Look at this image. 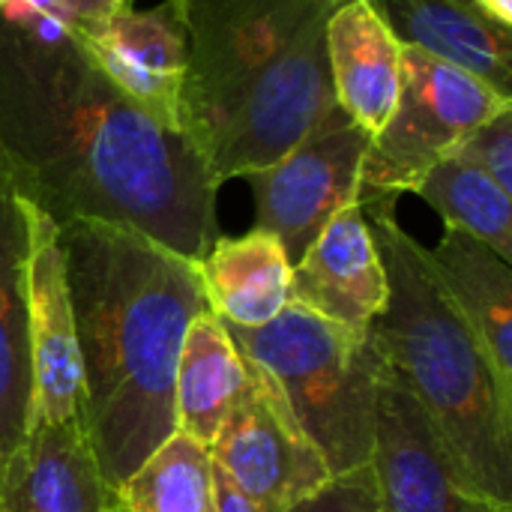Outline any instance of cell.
I'll use <instances>...</instances> for the list:
<instances>
[{"mask_svg": "<svg viewBox=\"0 0 512 512\" xmlns=\"http://www.w3.org/2000/svg\"><path fill=\"white\" fill-rule=\"evenodd\" d=\"M0 165L57 225L132 228L189 261L219 237L201 153L135 108L75 36L39 45L0 21Z\"/></svg>", "mask_w": 512, "mask_h": 512, "instance_id": "1", "label": "cell"}, {"mask_svg": "<svg viewBox=\"0 0 512 512\" xmlns=\"http://www.w3.org/2000/svg\"><path fill=\"white\" fill-rule=\"evenodd\" d=\"M57 231L84 369L81 426L114 492L177 432L183 336L210 306L198 261L141 231L93 219Z\"/></svg>", "mask_w": 512, "mask_h": 512, "instance_id": "2", "label": "cell"}, {"mask_svg": "<svg viewBox=\"0 0 512 512\" xmlns=\"http://www.w3.org/2000/svg\"><path fill=\"white\" fill-rule=\"evenodd\" d=\"M183 135L216 186L285 156L330 108L327 21L342 0H177Z\"/></svg>", "mask_w": 512, "mask_h": 512, "instance_id": "3", "label": "cell"}, {"mask_svg": "<svg viewBox=\"0 0 512 512\" xmlns=\"http://www.w3.org/2000/svg\"><path fill=\"white\" fill-rule=\"evenodd\" d=\"M360 204L387 273V303L366 333L372 348L423 408L465 477L512 507V402L438 282L426 246L399 225L396 201Z\"/></svg>", "mask_w": 512, "mask_h": 512, "instance_id": "4", "label": "cell"}, {"mask_svg": "<svg viewBox=\"0 0 512 512\" xmlns=\"http://www.w3.org/2000/svg\"><path fill=\"white\" fill-rule=\"evenodd\" d=\"M228 333L237 351L279 384L330 477L369 468L384 363L366 333L345 330L297 303L264 327H228Z\"/></svg>", "mask_w": 512, "mask_h": 512, "instance_id": "5", "label": "cell"}, {"mask_svg": "<svg viewBox=\"0 0 512 512\" xmlns=\"http://www.w3.org/2000/svg\"><path fill=\"white\" fill-rule=\"evenodd\" d=\"M510 108L512 96L483 78L414 45H402L399 99L387 126L369 141L360 198L399 201L471 129Z\"/></svg>", "mask_w": 512, "mask_h": 512, "instance_id": "6", "label": "cell"}, {"mask_svg": "<svg viewBox=\"0 0 512 512\" xmlns=\"http://www.w3.org/2000/svg\"><path fill=\"white\" fill-rule=\"evenodd\" d=\"M369 141V132L336 105L285 156L246 174L255 195V228L279 237L291 264L342 207L360 198Z\"/></svg>", "mask_w": 512, "mask_h": 512, "instance_id": "7", "label": "cell"}, {"mask_svg": "<svg viewBox=\"0 0 512 512\" xmlns=\"http://www.w3.org/2000/svg\"><path fill=\"white\" fill-rule=\"evenodd\" d=\"M210 462L261 512H291L333 480L279 384L255 363L243 402L210 447Z\"/></svg>", "mask_w": 512, "mask_h": 512, "instance_id": "8", "label": "cell"}, {"mask_svg": "<svg viewBox=\"0 0 512 512\" xmlns=\"http://www.w3.org/2000/svg\"><path fill=\"white\" fill-rule=\"evenodd\" d=\"M369 471L378 512H512L465 477L423 408L387 366L378 387Z\"/></svg>", "mask_w": 512, "mask_h": 512, "instance_id": "9", "label": "cell"}, {"mask_svg": "<svg viewBox=\"0 0 512 512\" xmlns=\"http://www.w3.org/2000/svg\"><path fill=\"white\" fill-rule=\"evenodd\" d=\"M30 246L24 273V336L33 423L81 420L84 369L57 222L27 201Z\"/></svg>", "mask_w": 512, "mask_h": 512, "instance_id": "10", "label": "cell"}, {"mask_svg": "<svg viewBox=\"0 0 512 512\" xmlns=\"http://www.w3.org/2000/svg\"><path fill=\"white\" fill-rule=\"evenodd\" d=\"M72 36L135 108L183 135L189 42L177 0H162L153 9L132 6L96 24H75Z\"/></svg>", "mask_w": 512, "mask_h": 512, "instance_id": "11", "label": "cell"}, {"mask_svg": "<svg viewBox=\"0 0 512 512\" xmlns=\"http://www.w3.org/2000/svg\"><path fill=\"white\" fill-rule=\"evenodd\" d=\"M291 303L369 333L387 303V273L360 198L342 207L291 264Z\"/></svg>", "mask_w": 512, "mask_h": 512, "instance_id": "12", "label": "cell"}, {"mask_svg": "<svg viewBox=\"0 0 512 512\" xmlns=\"http://www.w3.org/2000/svg\"><path fill=\"white\" fill-rule=\"evenodd\" d=\"M108 498L81 420L27 426L21 444L0 462L6 512H105Z\"/></svg>", "mask_w": 512, "mask_h": 512, "instance_id": "13", "label": "cell"}, {"mask_svg": "<svg viewBox=\"0 0 512 512\" xmlns=\"http://www.w3.org/2000/svg\"><path fill=\"white\" fill-rule=\"evenodd\" d=\"M324 45L336 105L375 138L399 99L402 42L369 0H345L327 21Z\"/></svg>", "mask_w": 512, "mask_h": 512, "instance_id": "14", "label": "cell"}, {"mask_svg": "<svg viewBox=\"0 0 512 512\" xmlns=\"http://www.w3.org/2000/svg\"><path fill=\"white\" fill-rule=\"evenodd\" d=\"M426 252L450 303L489 357L501 393L512 402V264L453 228Z\"/></svg>", "mask_w": 512, "mask_h": 512, "instance_id": "15", "label": "cell"}, {"mask_svg": "<svg viewBox=\"0 0 512 512\" xmlns=\"http://www.w3.org/2000/svg\"><path fill=\"white\" fill-rule=\"evenodd\" d=\"M402 45L441 57L512 96V30H501L471 0H369Z\"/></svg>", "mask_w": 512, "mask_h": 512, "instance_id": "16", "label": "cell"}, {"mask_svg": "<svg viewBox=\"0 0 512 512\" xmlns=\"http://www.w3.org/2000/svg\"><path fill=\"white\" fill-rule=\"evenodd\" d=\"M198 276L210 312L228 327H264L291 303V258L279 237L261 228L216 237L198 258Z\"/></svg>", "mask_w": 512, "mask_h": 512, "instance_id": "17", "label": "cell"}, {"mask_svg": "<svg viewBox=\"0 0 512 512\" xmlns=\"http://www.w3.org/2000/svg\"><path fill=\"white\" fill-rule=\"evenodd\" d=\"M30 246L27 198L0 165V462L21 444L30 414L24 336V273Z\"/></svg>", "mask_w": 512, "mask_h": 512, "instance_id": "18", "label": "cell"}, {"mask_svg": "<svg viewBox=\"0 0 512 512\" xmlns=\"http://www.w3.org/2000/svg\"><path fill=\"white\" fill-rule=\"evenodd\" d=\"M249 387V363L237 351L228 327L204 309L192 318L174 378L177 432L201 447H213Z\"/></svg>", "mask_w": 512, "mask_h": 512, "instance_id": "19", "label": "cell"}, {"mask_svg": "<svg viewBox=\"0 0 512 512\" xmlns=\"http://www.w3.org/2000/svg\"><path fill=\"white\" fill-rule=\"evenodd\" d=\"M414 195H420L447 228L486 243L512 264V192L498 186L486 171L459 159H441L423 174Z\"/></svg>", "mask_w": 512, "mask_h": 512, "instance_id": "20", "label": "cell"}, {"mask_svg": "<svg viewBox=\"0 0 512 512\" xmlns=\"http://www.w3.org/2000/svg\"><path fill=\"white\" fill-rule=\"evenodd\" d=\"M114 495L129 512H213L210 450L174 432Z\"/></svg>", "mask_w": 512, "mask_h": 512, "instance_id": "21", "label": "cell"}, {"mask_svg": "<svg viewBox=\"0 0 512 512\" xmlns=\"http://www.w3.org/2000/svg\"><path fill=\"white\" fill-rule=\"evenodd\" d=\"M444 159L468 162L512 192V108L471 129Z\"/></svg>", "mask_w": 512, "mask_h": 512, "instance_id": "22", "label": "cell"}, {"mask_svg": "<svg viewBox=\"0 0 512 512\" xmlns=\"http://www.w3.org/2000/svg\"><path fill=\"white\" fill-rule=\"evenodd\" d=\"M291 512H378L372 471L360 468L354 474L333 477L318 495H312Z\"/></svg>", "mask_w": 512, "mask_h": 512, "instance_id": "23", "label": "cell"}, {"mask_svg": "<svg viewBox=\"0 0 512 512\" xmlns=\"http://www.w3.org/2000/svg\"><path fill=\"white\" fill-rule=\"evenodd\" d=\"M48 12H66L63 0H3L0 3V21L15 30H24L27 24H33L36 18Z\"/></svg>", "mask_w": 512, "mask_h": 512, "instance_id": "24", "label": "cell"}, {"mask_svg": "<svg viewBox=\"0 0 512 512\" xmlns=\"http://www.w3.org/2000/svg\"><path fill=\"white\" fill-rule=\"evenodd\" d=\"M75 24H96L135 6V0H63Z\"/></svg>", "mask_w": 512, "mask_h": 512, "instance_id": "25", "label": "cell"}, {"mask_svg": "<svg viewBox=\"0 0 512 512\" xmlns=\"http://www.w3.org/2000/svg\"><path fill=\"white\" fill-rule=\"evenodd\" d=\"M213 512H261L228 477L213 465Z\"/></svg>", "mask_w": 512, "mask_h": 512, "instance_id": "26", "label": "cell"}, {"mask_svg": "<svg viewBox=\"0 0 512 512\" xmlns=\"http://www.w3.org/2000/svg\"><path fill=\"white\" fill-rule=\"evenodd\" d=\"M480 15H486L501 30H512V0H471Z\"/></svg>", "mask_w": 512, "mask_h": 512, "instance_id": "27", "label": "cell"}, {"mask_svg": "<svg viewBox=\"0 0 512 512\" xmlns=\"http://www.w3.org/2000/svg\"><path fill=\"white\" fill-rule=\"evenodd\" d=\"M105 512H129L123 504H120V498L111 492V498H108V507H105Z\"/></svg>", "mask_w": 512, "mask_h": 512, "instance_id": "28", "label": "cell"}, {"mask_svg": "<svg viewBox=\"0 0 512 512\" xmlns=\"http://www.w3.org/2000/svg\"><path fill=\"white\" fill-rule=\"evenodd\" d=\"M0 512H6V510H3V504H0Z\"/></svg>", "mask_w": 512, "mask_h": 512, "instance_id": "29", "label": "cell"}, {"mask_svg": "<svg viewBox=\"0 0 512 512\" xmlns=\"http://www.w3.org/2000/svg\"><path fill=\"white\" fill-rule=\"evenodd\" d=\"M0 3H3V0H0Z\"/></svg>", "mask_w": 512, "mask_h": 512, "instance_id": "30", "label": "cell"}, {"mask_svg": "<svg viewBox=\"0 0 512 512\" xmlns=\"http://www.w3.org/2000/svg\"><path fill=\"white\" fill-rule=\"evenodd\" d=\"M342 3H345V0H342Z\"/></svg>", "mask_w": 512, "mask_h": 512, "instance_id": "31", "label": "cell"}]
</instances>
